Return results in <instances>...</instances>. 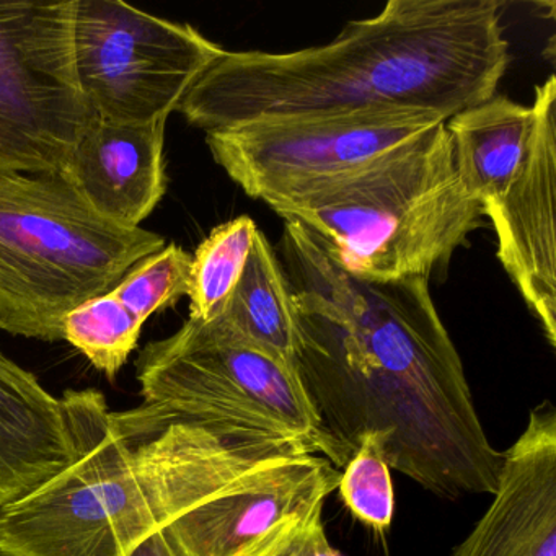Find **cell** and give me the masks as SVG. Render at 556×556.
<instances>
[{"label": "cell", "instance_id": "2", "mask_svg": "<svg viewBox=\"0 0 556 556\" xmlns=\"http://www.w3.org/2000/svg\"><path fill=\"white\" fill-rule=\"evenodd\" d=\"M501 9L496 0H390L320 47L224 51L177 112L206 135L382 109L428 110L447 122L496 96L510 61Z\"/></svg>", "mask_w": 556, "mask_h": 556}, {"label": "cell", "instance_id": "1", "mask_svg": "<svg viewBox=\"0 0 556 556\" xmlns=\"http://www.w3.org/2000/svg\"><path fill=\"white\" fill-rule=\"evenodd\" d=\"M276 255L294 307L295 372L328 460L341 470L376 432L390 468L422 490L448 501L494 494L503 452L484 432L428 279L356 278L294 220Z\"/></svg>", "mask_w": 556, "mask_h": 556}, {"label": "cell", "instance_id": "6", "mask_svg": "<svg viewBox=\"0 0 556 556\" xmlns=\"http://www.w3.org/2000/svg\"><path fill=\"white\" fill-rule=\"evenodd\" d=\"M146 405L174 421L216 434L305 445L327 457V441L295 367L227 333L188 318L151 341L136 359Z\"/></svg>", "mask_w": 556, "mask_h": 556}, {"label": "cell", "instance_id": "3", "mask_svg": "<svg viewBox=\"0 0 556 556\" xmlns=\"http://www.w3.org/2000/svg\"><path fill=\"white\" fill-rule=\"evenodd\" d=\"M77 457L0 509V556H131L197 506L243 439L66 390Z\"/></svg>", "mask_w": 556, "mask_h": 556}, {"label": "cell", "instance_id": "15", "mask_svg": "<svg viewBox=\"0 0 556 556\" xmlns=\"http://www.w3.org/2000/svg\"><path fill=\"white\" fill-rule=\"evenodd\" d=\"M533 125V106L504 96H493L445 122L458 180L481 210L496 201L519 174Z\"/></svg>", "mask_w": 556, "mask_h": 556}, {"label": "cell", "instance_id": "9", "mask_svg": "<svg viewBox=\"0 0 556 556\" xmlns=\"http://www.w3.org/2000/svg\"><path fill=\"white\" fill-rule=\"evenodd\" d=\"M77 79L90 115L115 123L168 119L223 56L188 24L113 0H77Z\"/></svg>", "mask_w": 556, "mask_h": 556}, {"label": "cell", "instance_id": "4", "mask_svg": "<svg viewBox=\"0 0 556 556\" xmlns=\"http://www.w3.org/2000/svg\"><path fill=\"white\" fill-rule=\"evenodd\" d=\"M271 210L374 282L429 281L484 217L458 180L445 123Z\"/></svg>", "mask_w": 556, "mask_h": 556}, {"label": "cell", "instance_id": "18", "mask_svg": "<svg viewBox=\"0 0 556 556\" xmlns=\"http://www.w3.org/2000/svg\"><path fill=\"white\" fill-rule=\"evenodd\" d=\"M144 321L113 292L90 299L63 321V340L73 344L103 376L115 380L138 346Z\"/></svg>", "mask_w": 556, "mask_h": 556}, {"label": "cell", "instance_id": "7", "mask_svg": "<svg viewBox=\"0 0 556 556\" xmlns=\"http://www.w3.org/2000/svg\"><path fill=\"white\" fill-rule=\"evenodd\" d=\"M340 475L305 445L243 439L210 493L162 532L175 556H288L324 523Z\"/></svg>", "mask_w": 556, "mask_h": 556}, {"label": "cell", "instance_id": "5", "mask_svg": "<svg viewBox=\"0 0 556 556\" xmlns=\"http://www.w3.org/2000/svg\"><path fill=\"white\" fill-rule=\"evenodd\" d=\"M164 247L100 216L61 174L0 175V330L63 341L67 314Z\"/></svg>", "mask_w": 556, "mask_h": 556}, {"label": "cell", "instance_id": "11", "mask_svg": "<svg viewBox=\"0 0 556 556\" xmlns=\"http://www.w3.org/2000/svg\"><path fill=\"white\" fill-rule=\"evenodd\" d=\"M532 141L507 190L483 206L497 260L556 348V77L535 87Z\"/></svg>", "mask_w": 556, "mask_h": 556}, {"label": "cell", "instance_id": "8", "mask_svg": "<svg viewBox=\"0 0 556 556\" xmlns=\"http://www.w3.org/2000/svg\"><path fill=\"white\" fill-rule=\"evenodd\" d=\"M76 8L0 2V175L61 174L92 116L77 79Z\"/></svg>", "mask_w": 556, "mask_h": 556}, {"label": "cell", "instance_id": "22", "mask_svg": "<svg viewBox=\"0 0 556 556\" xmlns=\"http://www.w3.org/2000/svg\"><path fill=\"white\" fill-rule=\"evenodd\" d=\"M131 556H175L174 549L168 545L164 532L155 533L151 539L138 546Z\"/></svg>", "mask_w": 556, "mask_h": 556}, {"label": "cell", "instance_id": "20", "mask_svg": "<svg viewBox=\"0 0 556 556\" xmlns=\"http://www.w3.org/2000/svg\"><path fill=\"white\" fill-rule=\"evenodd\" d=\"M190 273V253L170 243L138 263L113 294L146 324L149 317L188 295Z\"/></svg>", "mask_w": 556, "mask_h": 556}, {"label": "cell", "instance_id": "10", "mask_svg": "<svg viewBox=\"0 0 556 556\" xmlns=\"http://www.w3.org/2000/svg\"><path fill=\"white\" fill-rule=\"evenodd\" d=\"M439 123L445 119L438 113L415 109L260 119L207 132L206 144L247 197L273 207L363 167Z\"/></svg>", "mask_w": 556, "mask_h": 556}, {"label": "cell", "instance_id": "19", "mask_svg": "<svg viewBox=\"0 0 556 556\" xmlns=\"http://www.w3.org/2000/svg\"><path fill=\"white\" fill-rule=\"evenodd\" d=\"M386 457V441L376 432L363 435L356 452L343 467L338 493L359 522L387 532L395 514V493Z\"/></svg>", "mask_w": 556, "mask_h": 556}, {"label": "cell", "instance_id": "12", "mask_svg": "<svg viewBox=\"0 0 556 556\" xmlns=\"http://www.w3.org/2000/svg\"><path fill=\"white\" fill-rule=\"evenodd\" d=\"M452 556H556V409L529 413L526 429L503 452L500 483Z\"/></svg>", "mask_w": 556, "mask_h": 556}, {"label": "cell", "instance_id": "21", "mask_svg": "<svg viewBox=\"0 0 556 556\" xmlns=\"http://www.w3.org/2000/svg\"><path fill=\"white\" fill-rule=\"evenodd\" d=\"M288 556H344L340 549L334 548L325 532L324 523L315 527L292 548Z\"/></svg>", "mask_w": 556, "mask_h": 556}, {"label": "cell", "instance_id": "17", "mask_svg": "<svg viewBox=\"0 0 556 556\" xmlns=\"http://www.w3.org/2000/svg\"><path fill=\"white\" fill-rule=\"evenodd\" d=\"M258 226L249 216L217 226L191 255L190 320L211 324L226 311L252 252Z\"/></svg>", "mask_w": 556, "mask_h": 556}, {"label": "cell", "instance_id": "14", "mask_svg": "<svg viewBox=\"0 0 556 556\" xmlns=\"http://www.w3.org/2000/svg\"><path fill=\"white\" fill-rule=\"evenodd\" d=\"M76 457L66 400L0 350V509L37 490Z\"/></svg>", "mask_w": 556, "mask_h": 556}, {"label": "cell", "instance_id": "16", "mask_svg": "<svg viewBox=\"0 0 556 556\" xmlns=\"http://www.w3.org/2000/svg\"><path fill=\"white\" fill-rule=\"evenodd\" d=\"M227 333L294 366L295 317L288 278L276 250L258 230L245 268L224 314Z\"/></svg>", "mask_w": 556, "mask_h": 556}, {"label": "cell", "instance_id": "13", "mask_svg": "<svg viewBox=\"0 0 556 556\" xmlns=\"http://www.w3.org/2000/svg\"><path fill=\"white\" fill-rule=\"evenodd\" d=\"M165 125L115 123L90 116L61 175L93 211L125 227H139L167 191Z\"/></svg>", "mask_w": 556, "mask_h": 556}]
</instances>
